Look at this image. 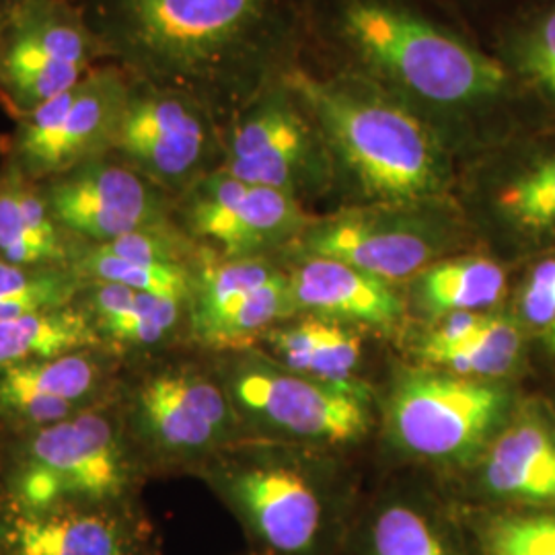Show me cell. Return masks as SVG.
I'll use <instances>...</instances> for the list:
<instances>
[{
  "label": "cell",
  "instance_id": "1",
  "mask_svg": "<svg viewBox=\"0 0 555 555\" xmlns=\"http://www.w3.org/2000/svg\"><path fill=\"white\" fill-rule=\"evenodd\" d=\"M284 87L315 119L319 137L371 204H435L451 183L442 142L408 103L378 85L321 79L295 68Z\"/></svg>",
  "mask_w": 555,
  "mask_h": 555
},
{
  "label": "cell",
  "instance_id": "2",
  "mask_svg": "<svg viewBox=\"0 0 555 555\" xmlns=\"http://www.w3.org/2000/svg\"><path fill=\"white\" fill-rule=\"evenodd\" d=\"M337 29L378 87L417 114L465 116L506 91L498 60L393 0H344Z\"/></svg>",
  "mask_w": 555,
  "mask_h": 555
},
{
  "label": "cell",
  "instance_id": "3",
  "mask_svg": "<svg viewBox=\"0 0 555 555\" xmlns=\"http://www.w3.org/2000/svg\"><path fill=\"white\" fill-rule=\"evenodd\" d=\"M274 0H103L91 23L101 50L140 80L183 91L247 59Z\"/></svg>",
  "mask_w": 555,
  "mask_h": 555
},
{
  "label": "cell",
  "instance_id": "4",
  "mask_svg": "<svg viewBox=\"0 0 555 555\" xmlns=\"http://www.w3.org/2000/svg\"><path fill=\"white\" fill-rule=\"evenodd\" d=\"M13 483L25 513L119 496L128 483V461L114 422L95 410H82L38 428L23 449Z\"/></svg>",
  "mask_w": 555,
  "mask_h": 555
},
{
  "label": "cell",
  "instance_id": "5",
  "mask_svg": "<svg viewBox=\"0 0 555 555\" xmlns=\"http://www.w3.org/2000/svg\"><path fill=\"white\" fill-rule=\"evenodd\" d=\"M130 79L118 66L93 68L87 77L20 118L13 167L34 181L64 176L112 151Z\"/></svg>",
  "mask_w": 555,
  "mask_h": 555
},
{
  "label": "cell",
  "instance_id": "6",
  "mask_svg": "<svg viewBox=\"0 0 555 555\" xmlns=\"http://www.w3.org/2000/svg\"><path fill=\"white\" fill-rule=\"evenodd\" d=\"M453 235V227L435 212V204H371L311 224L302 247L307 256L337 259L393 284L433 266Z\"/></svg>",
  "mask_w": 555,
  "mask_h": 555
},
{
  "label": "cell",
  "instance_id": "7",
  "mask_svg": "<svg viewBox=\"0 0 555 555\" xmlns=\"http://www.w3.org/2000/svg\"><path fill=\"white\" fill-rule=\"evenodd\" d=\"M506 410V393L490 383L451 373H410L389 399L397 442L426 459H463L481 447Z\"/></svg>",
  "mask_w": 555,
  "mask_h": 555
},
{
  "label": "cell",
  "instance_id": "8",
  "mask_svg": "<svg viewBox=\"0 0 555 555\" xmlns=\"http://www.w3.org/2000/svg\"><path fill=\"white\" fill-rule=\"evenodd\" d=\"M212 128L198 101L146 80L130 85L112 151L163 190H188L202 178Z\"/></svg>",
  "mask_w": 555,
  "mask_h": 555
},
{
  "label": "cell",
  "instance_id": "9",
  "mask_svg": "<svg viewBox=\"0 0 555 555\" xmlns=\"http://www.w3.org/2000/svg\"><path fill=\"white\" fill-rule=\"evenodd\" d=\"M295 309L291 274L266 259L206 256L192 293V332L212 350H241Z\"/></svg>",
  "mask_w": 555,
  "mask_h": 555
},
{
  "label": "cell",
  "instance_id": "10",
  "mask_svg": "<svg viewBox=\"0 0 555 555\" xmlns=\"http://www.w3.org/2000/svg\"><path fill=\"white\" fill-rule=\"evenodd\" d=\"M183 220L220 258H259L261 251L305 233L307 217L295 194L251 185L217 169L185 190Z\"/></svg>",
  "mask_w": 555,
  "mask_h": 555
},
{
  "label": "cell",
  "instance_id": "11",
  "mask_svg": "<svg viewBox=\"0 0 555 555\" xmlns=\"http://www.w3.org/2000/svg\"><path fill=\"white\" fill-rule=\"evenodd\" d=\"M231 393L245 414L293 437L350 442L369 428L364 393L266 364L247 362L231 378Z\"/></svg>",
  "mask_w": 555,
  "mask_h": 555
},
{
  "label": "cell",
  "instance_id": "12",
  "mask_svg": "<svg viewBox=\"0 0 555 555\" xmlns=\"http://www.w3.org/2000/svg\"><path fill=\"white\" fill-rule=\"evenodd\" d=\"M41 188L60 227L91 245L169 224L160 188L107 155L87 160Z\"/></svg>",
  "mask_w": 555,
  "mask_h": 555
},
{
  "label": "cell",
  "instance_id": "13",
  "mask_svg": "<svg viewBox=\"0 0 555 555\" xmlns=\"http://www.w3.org/2000/svg\"><path fill=\"white\" fill-rule=\"evenodd\" d=\"M286 89L251 103L233 124L222 171L251 185L295 190L313 155V128Z\"/></svg>",
  "mask_w": 555,
  "mask_h": 555
},
{
  "label": "cell",
  "instance_id": "14",
  "mask_svg": "<svg viewBox=\"0 0 555 555\" xmlns=\"http://www.w3.org/2000/svg\"><path fill=\"white\" fill-rule=\"evenodd\" d=\"M229 496L259 541L278 555H309L323 533L311 481L286 465H254L227 477Z\"/></svg>",
  "mask_w": 555,
  "mask_h": 555
},
{
  "label": "cell",
  "instance_id": "15",
  "mask_svg": "<svg viewBox=\"0 0 555 555\" xmlns=\"http://www.w3.org/2000/svg\"><path fill=\"white\" fill-rule=\"evenodd\" d=\"M142 435L169 453H198L231 430V403L212 380L194 371L146 378L134 396Z\"/></svg>",
  "mask_w": 555,
  "mask_h": 555
},
{
  "label": "cell",
  "instance_id": "16",
  "mask_svg": "<svg viewBox=\"0 0 555 555\" xmlns=\"http://www.w3.org/2000/svg\"><path fill=\"white\" fill-rule=\"evenodd\" d=\"M100 360L75 352L0 371V414L31 428L77 416L98 393Z\"/></svg>",
  "mask_w": 555,
  "mask_h": 555
},
{
  "label": "cell",
  "instance_id": "17",
  "mask_svg": "<svg viewBox=\"0 0 555 555\" xmlns=\"http://www.w3.org/2000/svg\"><path fill=\"white\" fill-rule=\"evenodd\" d=\"M291 286L297 309L332 321L389 327L403 315V302L389 282L337 259L309 256L291 274Z\"/></svg>",
  "mask_w": 555,
  "mask_h": 555
},
{
  "label": "cell",
  "instance_id": "18",
  "mask_svg": "<svg viewBox=\"0 0 555 555\" xmlns=\"http://www.w3.org/2000/svg\"><path fill=\"white\" fill-rule=\"evenodd\" d=\"M75 258L43 188L13 167L0 178V259L15 266L73 268Z\"/></svg>",
  "mask_w": 555,
  "mask_h": 555
},
{
  "label": "cell",
  "instance_id": "19",
  "mask_svg": "<svg viewBox=\"0 0 555 555\" xmlns=\"http://www.w3.org/2000/svg\"><path fill=\"white\" fill-rule=\"evenodd\" d=\"M492 496L555 506V438L533 420L518 422L492 444L483 465Z\"/></svg>",
  "mask_w": 555,
  "mask_h": 555
},
{
  "label": "cell",
  "instance_id": "20",
  "mask_svg": "<svg viewBox=\"0 0 555 555\" xmlns=\"http://www.w3.org/2000/svg\"><path fill=\"white\" fill-rule=\"evenodd\" d=\"M9 555H124V531L114 516L60 508L21 511L4 527Z\"/></svg>",
  "mask_w": 555,
  "mask_h": 555
},
{
  "label": "cell",
  "instance_id": "21",
  "mask_svg": "<svg viewBox=\"0 0 555 555\" xmlns=\"http://www.w3.org/2000/svg\"><path fill=\"white\" fill-rule=\"evenodd\" d=\"M263 337L291 373L332 385H350L362 352L360 336L325 318L274 327Z\"/></svg>",
  "mask_w": 555,
  "mask_h": 555
},
{
  "label": "cell",
  "instance_id": "22",
  "mask_svg": "<svg viewBox=\"0 0 555 555\" xmlns=\"http://www.w3.org/2000/svg\"><path fill=\"white\" fill-rule=\"evenodd\" d=\"M101 344L93 318L75 307L0 321V371L23 362L87 352Z\"/></svg>",
  "mask_w": 555,
  "mask_h": 555
},
{
  "label": "cell",
  "instance_id": "23",
  "mask_svg": "<svg viewBox=\"0 0 555 555\" xmlns=\"http://www.w3.org/2000/svg\"><path fill=\"white\" fill-rule=\"evenodd\" d=\"M89 307L101 337L134 348L159 344L181 318V300L146 295L112 282H91Z\"/></svg>",
  "mask_w": 555,
  "mask_h": 555
},
{
  "label": "cell",
  "instance_id": "24",
  "mask_svg": "<svg viewBox=\"0 0 555 555\" xmlns=\"http://www.w3.org/2000/svg\"><path fill=\"white\" fill-rule=\"evenodd\" d=\"M506 288V274L494 259L465 256L440 259L417 274L420 302L438 315L492 307Z\"/></svg>",
  "mask_w": 555,
  "mask_h": 555
},
{
  "label": "cell",
  "instance_id": "25",
  "mask_svg": "<svg viewBox=\"0 0 555 555\" xmlns=\"http://www.w3.org/2000/svg\"><path fill=\"white\" fill-rule=\"evenodd\" d=\"M502 224L527 237L555 233V153L506 176L490 194Z\"/></svg>",
  "mask_w": 555,
  "mask_h": 555
},
{
  "label": "cell",
  "instance_id": "26",
  "mask_svg": "<svg viewBox=\"0 0 555 555\" xmlns=\"http://www.w3.org/2000/svg\"><path fill=\"white\" fill-rule=\"evenodd\" d=\"M520 354V332L511 319L486 315L467 337L428 358L426 364L465 378L506 375Z\"/></svg>",
  "mask_w": 555,
  "mask_h": 555
},
{
  "label": "cell",
  "instance_id": "27",
  "mask_svg": "<svg viewBox=\"0 0 555 555\" xmlns=\"http://www.w3.org/2000/svg\"><path fill=\"white\" fill-rule=\"evenodd\" d=\"M366 555L463 554L435 516L410 502H391L371 522Z\"/></svg>",
  "mask_w": 555,
  "mask_h": 555
},
{
  "label": "cell",
  "instance_id": "28",
  "mask_svg": "<svg viewBox=\"0 0 555 555\" xmlns=\"http://www.w3.org/2000/svg\"><path fill=\"white\" fill-rule=\"evenodd\" d=\"M80 282L75 268L15 266L0 259V321L64 309L77 297Z\"/></svg>",
  "mask_w": 555,
  "mask_h": 555
},
{
  "label": "cell",
  "instance_id": "29",
  "mask_svg": "<svg viewBox=\"0 0 555 555\" xmlns=\"http://www.w3.org/2000/svg\"><path fill=\"white\" fill-rule=\"evenodd\" d=\"M73 268L87 282H112L139 293L176 298L181 302L192 298L196 282V276H192L183 263H151L116 258L103 254L93 245L77 254Z\"/></svg>",
  "mask_w": 555,
  "mask_h": 555
},
{
  "label": "cell",
  "instance_id": "30",
  "mask_svg": "<svg viewBox=\"0 0 555 555\" xmlns=\"http://www.w3.org/2000/svg\"><path fill=\"white\" fill-rule=\"evenodd\" d=\"M481 543L486 555H555V516H498Z\"/></svg>",
  "mask_w": 555,
  "mask_h": 555
},
{
  "label": "cell",
  "instance_id": "31",
  "mask_svg": "<svg viewBox=\"0 0 555 555\" xmlns=\"http://www.w3.org/2000/svg\"><path fill=\"white\" fill-rule=\"evenodd\" d=\"M103 254L116 256L121 259H134V261H151V263H183L188 256V243L185 238L173 231L169 224L140 229L134 233L121 235L109 243L93 245Z\"/></svg>",
  "mask_w": 555,
  "mask_h": 555
},
{
  "label": "cell",
  "instance_id": "32",
  "mask_svg": "<svg viewBox=\"0 0 555 555\" xmlns=\"http://www.w3.org/2000/svg\"><path fill=\"white\" fill-rule=\"evenodd\" d=\"M520 64L533 85L555 100V9L537 23L525 41Z\"/></svg>",
  "mask_w": 555,
  "mask_h": 555
},
{
  "label": "cell",
  "instance_id": "33",
  "mask_svg": "<svg viewBox=\"0 0 555 555\" xmlns=\"http://www.w3.org/2000/svg\"><path fill=\"white\" fill-rule=\"evenodd\" d=\"M520 313L531 325L550 327L555 323V259H545L527 280L520 297Z\"/></svg>",
  "mask_w": 555,
  "mask_h": 555
},
{
  "label": "cell",
  "instance_id": "34",
  "mask_svg": "<svg viewBox=\"0 0 555 555\" xmlns=\"http://www.w3.org/2000/svg\"><path fill=\"white\" fill-rule=\"evenodd\" d=\"M547 344H550L552 352H555V323L554 325H550V327H547Z\"/></svg>",
  "mask_w": 555,
  "mask_h": 555
},
{
  "label": "cell",
  "instance_id": "35",
  "mask_svg": "<svg viewBox=\"0 0 555 555\" xmlns=\"http://www.w3.org/2000/svg\"><path fill=\"white\" fill-rule=\"evenodd\" d=\"M17 2H21V0H0V4H4V9H7V7H13V4H17Z\"/></svg>",
  "mask_w": 555,
  "mask_h": 555
}]
</instances>
